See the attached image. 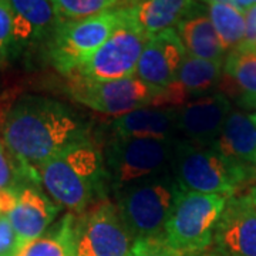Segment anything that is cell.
<instances>
[{
  "label": "cell",
  "mask_w": 256,
  "mask_h": 256,
  "mask_svg": "<svg viewBox=\"0 0 256 256\" xmlns=\"http://www.w3.org/2000/svg\"><path fill=\"white\" fill-rule=\"evenodd\" d=\"M171 174L185 191L214 194L230 198L254 178L230 162L215 146L175 141Z\"/></svg>",
  "instance_id": "obj_4"
},
{
  "label": "cell",
  "mask_w": 256,
  "mask_h": 256,
  "mask_svg": "<svg viewBox=\"0 0 256 256\" xmlns=\"http://www.w3.org/2000/svg\"><path fill=\"white\" fill-rule=\"evenodd\" d=\"M74 215L73 212L64 215L44 235L22 248L16 256H76Z\"/></svg>",
  "instance_id": "obj_22"
},
{
  "label": "cell",
  "mask_w": 256,
  "mask_h": 256,
  "mask_svg": "<svg viewBox=\"0 0 256 256\" xmlns=\"http://www.w3.org/2000/svg\"><path fill=\"white\" fill-rule=\"evenodd\" d=\"M148 38L150 37L131 22L127 9L124 8V22L73 74L94 82H111L132 77L136 76L140 57Z\"/></svg>",
  "instance_id": "obj_9"
},
{
  "label": "cell",
  "mask_w": 256,
  "mask_h": 256,
  "mask_svg": "<svg viewBox=\"0 0 256 256\" xmlns=\"http://www.w3.org/2000/svg\"><path fill=\"white\" fill-rule=\"evenodd\" d=\"M16 188V202L6 214L16 234L18 250L42 236L53 224L58 206L40 191L37 184H23Z\"/></svg>",
  "instance_id": "obj_15"
},
{
  "label": "cell",
  "mask_w": 256,
  "mask_h": 256,
  "mask_svg": "<svg viewBox=\"0 0 256 256\" xmlns=\"http://www.w3.org/2000/svg\"><path fill=\"white\" fill-rule=\"evenodd\" d=\"M2 132L13 158L34 170L88 140L86 124L70 107L42 96L14 101L3 117Z\"/></svg>",
  "instance_id": "obj_1"
},
{
  "label": "cell",
  "mask_w": 256,
  "mask_h": 256,
  "mask_svg": "<svg viewBox=\"0 0 256 256\" xmlns=\"http://www.w3.org/2000/svg\"><path fill=\"white\" fill-rule=\"evenodd\" d=\"M215 148L256 180V126L242 111H230Z\"/></svg>",
  "instance_id": "obj_17"
},
{
  "label": "cell",
  "mask_w": 256,
  "mask_h": 256,
  "mask_svg": "<svg viewBox=\"0 0 256 256\" xmlns=\"http://www.w3.org/2000/svg\"><path fill=\"white\" fill-rule=\"evenodd\" d=\"M13 14V46H26L52 37L60 18L50 0H9Z\"/></svg>",
  "instance_id": "obj_16"
},
{
  "label": "cell",
  "mask_w": 256,
  "mask_h": 256,
  "mask_svg": "<svg viewBox=\"0 0 256 256\" xmlns=\"http://www.w3.org/2000/svg\"><path fill=\"white\" fill-rule=\"evenodd\" d=\"M214 254L256 256V208L248 195L228 198L214 232Z\"/></svg>",
  "instance_id": "obj_12"
},
{
  "label": "cell",
  "mask_w": 256,
  "mask_h": 256,
  "mask_svg": "<svg viewBox=\"0 0 256 256\" xmlns=\"http://www.w3.org/2000/svg\"><path fill=\"white\" fill-rule=\"evenodd\" d=\"M254 4H256V0H235V6L242 12H245Z\"/></svg>",
  "instance_id": "obj_30"
},
{
  "label": "cell",
  "mask_w": 256,
  "mask_h": 256,
  "mask_svg": "<svg viewBox=\"0 0 256 256\" xmlns=\"http://www.w3.org/2000/svg\"><path fill=\"white\" fill-rule=\"evenodd\" d=\"M175 141L116 137L106 150V166L116 191L171 172Z\"/></svg>",
  "instance_id": "obj_7"
},
{
  "label": "cell",
  "mask_w": 256,
  "mask_h": 256,
  "mask_svg": "<svg viewBox=\"0 0 256 256\" xmlns=\"http://www.w3.org/2000/svg\"><path fill=\"white\" fill-rule=\"evenodd\" d=\"M140 0H124V6H128V4H134V3H137Z\"/></svg>",
  "instance_id": "obj_32"
},
{
  "label": "cell",
  "mask_w": 256,
  "mask_h": 256,
  "mask_svg": "<svg viewBox=\"0 0 256 256\" xmlns=\"http://www.w3.org/2000/svg\"><path fill=\"white\" fill-rule=\"evenodd\" d=\"M195 256H220V255H216V254H200V255H195Z\"/></svg>",
  "instance_id": "obj_33"
},
{
  "label": "cell",
  "mask_w": 256,
  "mask_h": 256,
  "mask_svg": "<svg viewBox=\"0 0 256 256\" xmlns=\"http://www.w3.org/2000/svg\"><path fill=\"white\" fill-rule=\"evenodd\" d=\"M128 256H185L168 246L161 239L134 240Z\"/></svg>",
  "instance_id": "obj_27"
},
{
  "label": "cell",
  "mask_w": 256,
  "mask_h": 256,
  "mask_svg": "<svg viewBox=\"0 0 256 256\" xmlns=\"http://www.w3.org/2000/svg\"><path fill=\"white\" fill-rule=\"evenodd\" d=\"M60 20H80L124 6V0H50Z\"/></svg>",
  "instance_id": "obj_24"
},
{
  "label": "cell",
  "mask_w": 256,
  "mask_h": 256,
  "mask_svg": "<svg viewBox=\"0 0 256 256\" xmlns=\"http://www.w3.org/2000/svg\"><path fill=\"white\" fill-rule=\"evenodd\" d=\"M200 0H140L124 6L128 18L146 36L176 28Z\"/></svg>",
  "instance_id": "obj_21"
},
{
  "label": "cell",
  "mask_w": 256,
  "mask_h": 256,
  "mask_svg": "<svg viewBox=\"0 0 256 256\" xmlns=\"http://www.w3.org/2000/svg\"><path fill=\"white\" fill-rule=\"evenodd\" d=\"M181 191V185L171 172L116 191V206L132 242L162 239L166 220Z\"/></svg>",
  "instance_id": "obj_3"
},
{
  "label": "cell",
  "mask_w": 256,
  "mask_h": 256,
  "mask_svg": "<svg viewBox=\"0 0 256 256\" xmlns=\"http://www.w3.org/2000/svg\"><path fill=\"white\" fill-rule=\"evenodd\" d=\"M131 245L114 204L101 201L74 215L76 256H128Z\"/></svg>",
  "instance_id": "obj_10"
},
{
  "label": "cell",
  "mask_w": 256,
  "mask_h": 256,
  "mask_svg": "<svg viewBox=\"0 0 256 256\" xmlns=\"http://www.w3.org/2000/svg\"><path fill=\"white\" fill-rule=\"evenodd\" d=\"M124 22V8L80 20H58L48 38V57L58 73L70 76L86 63Z\"/></svg>",
  "instance_id": "obj_6"
},
{
  "label": "cell",
  "mask_w": 256,
  "mask_h": 256,
  "mask_svg": "<svg viewBox=\"0 0 256 256\" xmlns=\"http://www.w3.org/2000/svg\"><path fill=\"white\" fill-rule=\"evenodd\" d=\"M225 60H204L188 56L176 73L175 80L162 88L151 107L178 108L185 102L212 94L220 86Z\"/></svg>",
  "instance_id": "obj_13"
},
{
  "label": "cell",
  "mask_w": 256,
  "mask_h": 256,
  "mask_svg": "<svg viewBox=\"0 0 256 256\" xmlns=\"http://www.w3.org/2000/svg\"><path fill=\"white\" fill-rule=\"evenodd\" d=\"M230 111L232 102L222 92L185 102L176 108V140L215 146Z\"/></svg>",
  "instance_id": "obj_11"
},
{
  "label": "cell",
  "mask_w": 256,
  "mask_h": 256,
  "mask_svg": "<svg viewBox=\"0 0 256 256\" xmlns=\"http://www.w3.org/2000/svg\"><path fill=\"white\" fill-rule=\"evenodd\" d=\"M245 16V36L239 47L256 48V4L244 12Z\"/></svg>",
  "instance_id": "obj_29"
},
{
  "label": "cell",
  "mask_w": 256,
  "mask_h": 256,
  "mask_svg": "<svg viewBox=\"0 0 256 256\" xmlns=\"http://www.w3.org/2000/svg\"><path fill=\"white\" fill-rule=\"evenodd\" d=\"M10 156L12 154L6 148L4 142L0 141V190L23 185L20 182V178L26 180L28 182H34V180L28 174V170L18 164L16 160L10 161Z\"/></svg>",
  "instance_id": "obj_25"
},
{
  "label": "cell",
  "mask_w": 256,
  "mask_h": 256,
  "mask_svg": "<svg viewBox=\"0 0 256 256\" xmlns=\"http://www.w3.org/2000/svg\"><path fill=\"white\" fill-rule=\"evenodd\" d=\"M13 47V14L9 0H0V64L6 63Z\"/></svg>",
  "instance_id": "obj_26"
},
{
  "label": "cell",
  "mask_w": 256,
  "mask_h": 256,
  "mask_svg": "<svg viewBox=\"0 0 256 256\" xmlns=\"http://www.w3.org/2000/svg\"><path fill=\"white\" fill-rule=\"evenodd\" d=\"M210 22L220 37V44L229 53L238 48L245 36V16L238 8L226 3H205Z\"/></svg>",
  "instance_id": "obj_23"
},
{
  "label": "cell",
  "mask_w": 256,
  "mask_h": 256,
  "mask_svg": "<svg viewBox=\"0 0 256 256\" xmlns=\"http://www.w3.org/2000/svg\"><path fill=\"white\" fill-rule=\"evenodd\" d=\"M250 120L254 121V124H255V126H256V112H254V114L250 116Z\"/></svg>",
  "instance_id": "obj_34"
},
{
  "label": "cell",
  "mask_w": 256,
  "mask_h": 256,
  "mask_svg": "<svg viewBox=\"0 0 256 256\" xmlns=\"http://www.w3.org/2000/svg\"><path fill=\"white\" fill-rule=\"evenodd\" d=\"M185 57L186 50L176 28H168L148 38L136 76L152 87L166 88L175 80Z\"/></svg>",
  "instance_id": "obj_14"
},
{
  "label": "cell",
  "mask_w": 256,
  "mask_h": 256,
  "mask_svg": "<svg viewBox=\"0 0 256 256\" xmlns=\"http://www.w3.org/2000/svg\"><path fill=\"white\" fill-rule=\"evenodd\" d=\"M18 244L16 234L6 214L0 212V256H16Z\"/></svg>",
  "instance_id": "obj_28"
},
{
  "label": "cell",
  "mask_w": 256,
  "mask_h": 256,
  "mask_svg": "<svg viewBox=\"0 0 256 256\" xmlns=\"http://www.w3.org/2000/svg\"><path fill=\"white\" fill-rule=\"evenodd\" d=\"M36 171L48 196L73 214L106 201L110 176L104 156L90 138L37 166Z\"/></svg>",
  "instance_id": "obj_2"
},
{
  "label": "cell",
  "mask_w": 256,
  "mask_h": 256,
  "mask_svg": "<svg viewBox=\"0 0 256 256\" xmlns=\"http://www.w3.org/2000/svg\"><path fill=\"white\" fill-rule=\"evenodd\" d=\"M246 195L249 196V200L252 201L254 206L256 208V184L254 185V186H250V190H249V192H248Z\"/></svg>",
  "instance_id": "obj_31"
},
{
  "label": "cell",
  "mask_w": 256,
  "mask_h": 256,
  "mask_svg": "<svg viewBox=\"0 0 256 256\" xmlns=\"http://www.w3.org/2000/svg\"><path fill=\"white\" fill-rule=\"evenodd\" d=\"M116 137L176 141V108L142 107L112 122Z\"/></svg>",
  "instance_id": "obj_18"
},
{
  "label": "cell",
  "mask_w": 256,
  "mask_h": 256,
  "mask_svg": "<svg viewBox=\"0 0 256 256\" xmlns=\"http://www.w3.org/2000/svg\"><path fill=\"white\" fill-rule=\"evenodd\" d=\"M228 198L182 190L166 220L162 239L185 256L204 254L212 246L214 232Z\"/></svg>",
  "instance_id": "obj_5"
},
{
  "label": "cell",
  "mask_w": 256,
  "mask_h": 256,
  "mask_svg": "<svg viewBox=\"0 0 256 256\" xmlns=\"http://www.w3.org/2000/svg\"><path fill=\"white\" fill-rule=\"evenodd\" d=\"M186 54L204 60H225L226 52L210 22L206 4L200 0L194 9L176 24Z\"/></svg>",
  "instance_id": "obj_20"
},
{
  "label": "cell",
  "mask_w": 256,
  "mask_h": 256,
  "mask_svg": "<svg viewBox=\"0 0 256 256\" xmlns=\"http://www.w3.org/2000/svg\"><path fill=\"white\" fill-rule=\"evenodd\" d=\"M222 94L235 97L244 108H256V48L238 47L224 62L220 86Z\"/></svg>",
  "instance_id": "obj_19"
},
{
  "label": "cell",
  "mask_w": 256,
  "mask_h": 256,
  "mask_svg": "<svg viewBox=\"0 0 256 256\" xmlns=\"http://www.w3.org/2000/svg\"><path fill=\"white\" fill-rule=\"evenodd\" d=\"M161 92L162 88L146 84L137 76L111 82H94L76 74L68 76L72 98L107 116L121 117L138 108L151 107Z\"/></svg>",
  "instance_id": "obj_8"
}]
</instances>
